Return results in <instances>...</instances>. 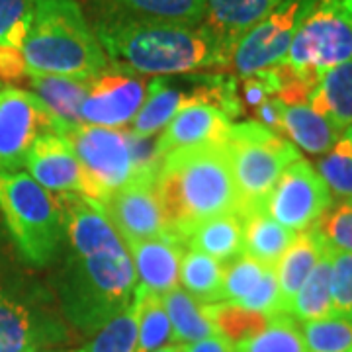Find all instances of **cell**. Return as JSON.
I'll return each mask as SVG.
<instances>
[{"label": "cell", "instance_id": "obj_14", "mask_svg": "<svg viewBox=\"0 0 352 352\" xmlns=\"http://www.w3.org/2000/svg\"><path fill=\"white\" fill-rule=\"evenodd\" d=\"M102 208L124 243L170 237L157 192V178L129 182L113 192Z\"/></svg>", "mask_w": 352, "mask_h": 352}, {"label": "cell", "instance_id": "obj_18", "mask_svg": "<svg viewBox=\"0 0 352 352\" xmlns=\"http://www.w3.org/2000/svg\"><path fill=\"white\" fill-rule=\"evenodd\" d=\"M282 0H206L204 22L227 55L252 25L258 24Z\"/></svg>", "mask_w": 352, "mask_h": 352}, {"label": "cell", "instance_id": "obj_11", "mask_svg": "<svg viewBox=\"0 0 352 352\" xmlns=\"http://www.w3.org/2000/svg\"><path fill=\"white\" fill-rule=\"evenodd\" d=\"M59 122L34 92L0 87V168L20 170L25 157L45 133H59Z\"/></svg>", "mask_w": 352, "mask_h": 352}, {"label": "cell", "instance_id": "obj_31", "mask_svg": "<svg viewBox=\"0 0 352 352\" xmlns=\"http://www.w3.org/2000/svg\"><path fill=\"white\" fill-rule=\"evenodd\" d=\"M233 346L235 352H305L300 325L288 314H274L261 333Z\"/></svg>", "mask_w": 352, "mask_h": 352}, {"label": "cell", "instance_id": "obj_39", "mask_svg": "<svg viewBox=\"0 0 352 352\" xmlns=\"http://www.w3.org/2000/svg\"><path fill=\"white\" fill-rule=\"evenodd\" d=\"M233 305H239L243 309L256 311V314L263 315L284 314L282 311V302H280V286H278L276 268L268 266L264 270L261 282L256 284V288L252 289L247 298H243V300L233 303Z\"/></svg>", "mask_w": 352, "mask_h": 352}, {"label": "cell", "instance_id": "obj_3", "mask_svg": "<svg viewBox=\"0 0 352 352\" xmlns=\"http://www.w3.org/2000/svg\"><path fill=\"white\" fill-rule=\"evenodd\" d=\"M157 192L168 233L178 243L204 219L239 212L226 143H204L166 153L157 175Z\"/></svg>", "mask_w": 352, "mask_h": 352}, {"label": "cell", "instance_id": "obj_12", "mask_svg": "<svg viewBox=\"0 0 352 352\" xmlns=\"http://www.w3.org/2000/svg\"><path fill=\"white\" fill-rule=\"evenodd\" d=\"M149 82L120 67H108L90 80L82 108V124L122 129L133 122L147 98Z\"/></svg>", "mask_w": 352, "mask_h": 352}, {"label": "cell", "instance_id": "obj_24", "mask_svg": "<svg viewBox=\"0 0 352 352\" xmlns=\"http://www.w3.org/2000/svg\"><path fill=\"white\" fill-rule=\"evenodd\" d=\"M282 129L284 138L292 139L294 145L309 155H325L340 139V131L309 104L284 106Z\"/></svg>", "mask_w": 352, "mask_h": 352}, {"label": "cell", "instance_id": "obj_30", "mask_svg": "<svg viewBox=\"0 0 352 352\" xmlns=\"http://www.w3.org/2000/svg\"><path fill=\"white\" fill-rule=\"evenodd\" d=\"M135 296L139 300L138 352H155L173 344V329L161 296L139 284Z\"/></svg>", "mask_w": 352, "mask_h": 352}, {"label": "cell", "instance_id": "obj_46", "mask_svg": "<svg viewBox=\"0 0 352 352\" xmlns=\"http://www.w3.org/2000/svg\"><path fill=\"white\" fill-rule=\"evenodd\" d=\"M344 138L349 139V141H351V143H352V126L349 127V129H346V131H344Z\"/></svg>", "mask_w": 352, "mask_h": 352}, {"label": "cell", "instance_id": "obj_41", "mask_svg": "<svg viewBox=\"0 0 352 352\" xmlns=\"http://www.w3.org/2000/svg\"><path fill=\"white\" fill-rule=\"evenodd\" d=\"M38 0H0V41L14 25L34 14Z\"/></svg>", "mask_w": 352, "mask_h": 352}, {"label": "cell", "instance_id": "obj_45", "mask_svg": "<svg viewBox=\"0 0 352 352\" xmlns=\"http://www.w3.org/2000/svg\"><path fill=\"white\" fill-rule=\"evenodd\" d=\"M155 352H180L178 351V346H175V344H166V346H163V349H159V351Z\"/></svg>", "mask_w": 352, "mask_h": 352}, {"label": "cell", "instance_id": "obj_27", "mask_svg": "<svg viewBox=\"0 0 352 352\" xmlns=\"http://www.w3.org/2000/svg\"><path fill=\"white\" fill-rule=\"evenodd\" d=\"M184 100L186 94L180 88L170 87L163 76L153 78L149 82L147 98L131 122V131L141 138H153L155 133L163 131Z\"/></svg>", "mask_w": 352, "mask_h": 352}, {"label": "cell", "instance_id": "obj_28", "mask_svg": "<svg viewBox=\"0 0 352 352\" xmlns=\"http://www.w3.org/2000/svg\"><path fill=\"white\" fill-rule=\"evenodd\" d=\"M223 272L226 266L219 261L204 252L188 251L182 254L178 282L200 303H221Z\"/></svg>", "mask_w": 352, "mask_h": 352}, {"label": "cell", "instance_id": "obj_26", "mask_svg": "<svg viewBox=\"0 0 352 352\" xmlns=\"http://www.w3.org/2000/svg\"><path fill=\"white\" fill-rule=\"evenodd\" d=\"M331 252L333 247L329 245L327 251L317 261L309 276L305 278L302 288L294 296L289 303L288 315H292L298 323L317 321L333 315L331 307Z\"/></svg>", "mask_w": 352, "mask_h": 352}, {"label": "cell", "instance_id": "obj_23", "mask_svg": "<svg viewBox=\"0 0 352 352\" xmlns=\"http://www.w3.org/2000/svg\"><path fill=\"white\" fill-rule=\"evenodd\" d=\"M173 329V344H186L219 335L206 303L194 300L186 289L173 288L161 296Z\"/></svg>", "mask_w": 352, "mask_h": 352}, {"label": "cell", "instance_id": "obj_10", "mask_svg": "<svg viewBox=\"0 0 352 352\" xmlns=\"http://www.w3.org/2000/svg\"><path fill=\"white\" fill-rule=\"evenodd\" d=\"M331 208V190L314 164L302 157L284 168L264 204V212L294 233L315 226Z\"/></svg>", "mask_w": 352, "mask_h": 352}, {"label": "cell", "instance_id": "obj_9", "mask_svg": "<svg viewBox=\"0 0 352 352\" xmlns=\"http://www.w3.org/2000/svg\"><path fill=\"white\" fill-rule=\"evenodd\" d=\"M317 0H282L237 41L229 67L241 78L286 61L289 45Z\"/></svg>", "mask_w": 352, "mask_h": 352}, {"label": "cell", "instance_id": "obj_15", "mask_svg": "<svg viewBox=\"0 0 352 352\" xmlns=\"http://www.w3.org/2000/svg\"><path fill=\"white\" fill-rule=\"evenodd\" d=\"M24 166L38 184L47 192H73L85 196L87 178L71 145L57 133H45L36 139L25 157Z\"/></svg>", "mask_w": 352, "mask_h": 352}, {"label": "cell", "instance_id": "obj_25", "mask_svg": "<svg viewBox=\"0 0 352 352\" xmlns=\"http://www.w3.org/2000/svg\"><path fill=\"white\" fill-rule=\"evenodd\" d=\"M298 233L276 223L264 210L243 217V254L261 261L266 266H276L288 251Z\"/></svg>", "mask_w": 352, "mask_h": 352}, {"label": "cell", "instance_id": "obj_44", "mask_svg": "<svg viewBox=\"0 0 352 352\" xmlns=\"http://www.w3.org/2000/svg\"><path fill=\"white\" fill-rule=\"evenodd\" d=\"M180 352H235L233 342L223 337L221 333L208 337V339L196 340V342H186V344H175Z\"/></svg>", "mask_w": 352, "mask_h": 352}, {"label": "cell", "instance_id": "obj_37", "mask_svg": "<svg viewBox=\"0 0 352 352\" xmlns=\"http://www.w3.org/2000/svg\"><path fill=\"white\" fill-rule=\"evenodd\" d=\"M331 307L333 315L352 321V252H331Z\"/></svg>", "mask_w": 352, "mask_h": 352}, {"label": "cell", "instance_id": "obj_48", "mask_svg": "<svg viewBox=\"0 0 352 352\" xmlns=\"http://www.w3.org/2000/svg\"><path fill=\"white\" fill-rule=\"evenodd\" d=\"M351 352H352V351H351Z\"/></svg>", "mask_w": 352, "mask_h": 352}, {"label": "cell", "instance_id": "obj_29", "mask_svg": "<svg viewBox=\"0 0 352 352\" xmlns=\"http://www.w3.org/2000/svg\"><path fill=\"white\" fill-rule=\"evenodd\" d=\"M138 339L139 300L133 296V302L98 329L87 344L69 352H138Z\"/></svg>", "mask_w": 352, "mask_h": 352}, {"label": "cell", "instance_id": "obj_7", "mask_svg": "<svg viewBox=\"0 0 352 352\" xmlns=\"http://www.w3.org/2000/svg\"><path fill=\"white\" fill-rule=\"evenodd\" d=\"M352 59V0H317L289 45L286 61L317 85L321 75Z\"/></svg>", "mask_w": 352, "mask_h": 352}, {"label": "cell", "instance_id": "obj_43", "mask_svg": "<svg viewBox=\"0 0 352 352\" xmlns=\"http://www.w3.org/2000/svg\"><path fill=\"white\" fill-rule=\"evenodd\" d=\"M256 113V122L270 129L272 133H276L280 138H284V129H282V113H284V104L278 100L276 96L264 100L258 108H254Z\"/></svg>", "mask_w": 352, "mask_h": 352}, {"label": "cell", "instance_id": "obj_4", "mask_svg": "<svg viewBox=\"0 0 352 352\" xmlns=\"http://www.w3.org/2000/svg\"><path fill=\"white\" fill-rule=\"evenodd\" d=\"M22 53L34 75L94 78L108 69V57L76 0H38Z\"/></svg>", "mask_w": 352, "mask_h": 352}, {"label": "cell", "instance_id": "obj_6", "mask_svg": "<svg viewBox=\"0 0 352 352\" xmlns=\"http://www.w3.org/2000/svg\"><path fill=\"white\" fill-rule=\"evenodd\" d=\"M226 145L241 217L264 210L284 168L300 159L298 147L289 139L272 133L256 120L231 124Z\"/></svg>", "mask_w": 352, "mask_h": 352}, {"label": "cell", "instance_id": "obj_40", "mask_svg": "<svg viewBox=\"0 0 352 352\" xmlns=\"http://www.w3.org/2000/svg\"><path fill=\"white\" fill-rule=\"evenodd\" d=\"M278 88H280V80H278L276 67L264 69V71H258L254 75L243 78V88H241L243 98H241V102H243V106L254 110L264 100L276 96Z\"/></svg>", "mask_w": 352, "mask_h": 352}, {"label": "cell", "instance_id": "obj_13", "mask_svg": "<svg viewBox=\"0 0 352 352\" xmlns=\"http://www.w3.org/2000/svg\"><path fill=\"white\" fill-rule=\"evenodd\" d=\"M67 339L55 315L0 288V352H41Z\"/></svg>", "mask_w": 352, "mask_h": 352}, {"label": "cell", "instance_id": "obj_42", "mask_svg": "<svg viewBox=\"0 0 352 352\" xmlns=\"http://www.w3.org/2000/svg\"><path fill=\"white\" fill-rule=\"evenodd\" d=\"M28 75V67L22 50H16L10 45H0V80L16 82Z\"/></svg>", "mask_w": 352, "mask_h": 352}, {"label": "cell", "instance_id": "obj_34", "mask_svg": "<svg viewBox=\"0 0 352 352\" xmlns=\"http://www.w3.org/2000/svg\"><path fill=\"white\" fill-rule=\"evenodd\" d=\"M206 307L217 331L231 342H239L261 333L272 317L243 309L233 303H206Z\"/></svg>", "mask_w": 352, "mask_h": 352}, {"label": "cell", "instance_id": "obj_22", "mask_svg": "<svg viewBox=\"0 0 352 352\" xmlns=\"http://www.w3.org/2000/svg\"><path fill=\"white\" fill-rule=\"evenodd\" d=\"M307 104L325 116L337 131H346L352 126V59L325 71Z\"/></svg>", "mask_w": 352, "mask_h": 352}, {"label": "cell", "instance_id": "obj_20", "mask_svg": "<svg viewBox=\"0 0 352 352\" xmlns=\"http://www.w3.org/2000/svg\"><path fill=\"white\" fill-rule=\"evenodd\" d=\"M34 94L47 106L59 126H80V108L87 98L92 78H73L59 75H25ZM59 127V129H61Z\"/></svg>", "mask_w": 352, "mask_h": 352}, {"label": "cell", "instance_id": "obj_16", "mask_svg": "<svg viewBox=\"0 0 352 352\" xmlns=\"http://www.w3.org/2000/svg\"><path fill=\"white\" fill-rule=\"evenodd\" d=\"M231 129V120L206 102L194 100L186 94L180 110L166 124L157 139V155L163 159L166 153L194 147L204 143H226Z\"/></svg>", "mask_w": 352, "mask_h": 352}, {"label": "cell", "instance_id": "obj_32", "mask_svg": "<svg viewBox=\"0 0 352 352\" xmlns=\"http://www.w3.org/2000/svg\"><path fill=\"white\" fill-rule=\"evenodd\" d=\"M126 12L180 24H201L206 0H106Z\"/></svg>", "mask_w": 352, "mask_h": 352}, {"label": "cell", "instance_id": "obj_17", "mask_svg": "<svg viewBox=\"0 0 352 352\" xmlns=\"http://www.w3.org/2000/svg\"><path fill=\"white\" fill-rule=\"evenodd\" d=\"M139 286L163 296L178 286L184 245L173 237L126 241Z\"/></svg>", "mask_w": 352, "mask_h": 352}, {"label": "cell", "instance_id": "obj_5", "mask_svg": "<svg viewBox=\"0 0 352 352\" xmlns=\"http://www.w3.org/2000/svg\"><path fill=\"white\" fill-rule=\"evenodd\" d=\"M0 212L30 263L45 266L59 254L63 221L55 196L28 173L0 168Z\"/></svg>", "mask_w": 352, "mask_h": 352}, {"label": "cell", "instance_id": "obj_47", "mask_svg": "<svg viewBox=\"0 0 352 352\" xmlns=\"http://www.w3.org/2000/svg\"><path fill=\"white\" fill-rule=\"evenodd\" d=\"M351 201H352V200H351Z\"/></svg>", "mask_w": 352, "mask_h": 352}, {"label": "cell", "instance_id": "obj_2", "mask_svg": "<svg viewBox=\"0 0 352 352\" xmlns=\"http://www.w3.org/2000/svg\"><path fill=\"white\" fill-rule=\"evenodd\" d=\"M92 30L113 67L135 75H188L231 63V57L204 24L155 20L110 4Z\"/></svg>", "mask_w": 352, "mask_h": 352}, {"label": "cell", "instance_id": "obj_21", "mask_svg": "<svg viewBox=\"0 0 352 352\" xmlns=\"http://www.w3.org/2000/svg\"><path fill=\"white\" fill-rule=\"evenodd\" d=\"M182 245L219 263L233 261L243 254V217L239 214H221L204 219L190 229Z\"/></svg>", "mask_w": 352, "mask_h": 352}, {"label": "cell", "instance_id": "obj_1", "mask_svg": "<svg viewBox=\"0 0 352 352\" xmlns=\"http://www.w3.org/2000/svg\"><path fill=\"white\" fill-rule=\"evenodd\" d=\"M55 201L67 245L59 303L73 327L94 335L133 302L135 266L102 204L73 192L57 194Z\"/></svg>", "mask_w": 352, "mask_h": 352}, {"label": "cell", "instance_id": "obj_8", "mask_svg": "<svg viewBox=\"0 0 352 352\" xmlns=\"http://www.w3.org/2000/svg\"><path fill=\"white\" fill-rule=\"evenodd\" d=\"M57 135L71 145L85 170V198L104 206L113 192L138 178L127 129L80 124L61 127Z\"/></svg>", "mask_w": 352, "mask_h": 352}, {"label": "cell", "instance_id": "obj_35", "mask_svg": "<svg viewBox=\"0 0 352 352\" xmlns=\"http://www.w3.org/2000/svg\"><path fill=\"white\" fill-rule=\"evenodd\" d=\"M315 170L333 194L352 200V143L344 135L317 161Z\"/></svg>", "mask_w": 352, "mask_h": 352}, {"label": "cell", "instance_id": "obj_33", "mask_svg": "<svg viewBox=\"0 0 352 352\" xmlns=\"http://www.w3.org/2000/svg\"><path fill=\"white\" fill-rule=\"evenodd\" d=\"M305 352H351L352 321L331 315L300 325Z\"/></svg>", "mask_w": 352, "mask_h": 352}, {"label": "cell", "instance_id": "obj_38", "mask_svg": "<svg viewBox=\"0 0 352 352\" xmlns=\"http://www.w3.org/2000/svg\"><path fill=\"white\" fill-rule=\"evenodd\" d=\"M319 231L337 251L352 252V201L346 200L329 210L317 221Z\"/></svg>", "mask_w": 352, "mask_h": 352}, {"label": "cell", "instance_id": "obj_36", "mask_svg": "<svg viewBox=\"0 0 352 352\" xmlns=\"http://www.w3.org/2000/svg\"><path fill=\"white\" fill-rule=\"evenodd\" d=\"M266 268H268L266 264L249 254H239L237 258H233L223 272L221 303H237L243 298H247L261 282Z\"/></svg>", "mask_w": 352, "mask_h": 352}, {"label": "cell", "instance_id": "obj_19", "mask_svg": "<svg viewBox=\"0 0 352 352\" xmlns=\"http://www.w3.org/2000/svg\"><path fill=\"white\" fill-rule=\"evenodd\" d=\"M327 239L323 237V233L315 223L309 229L298 233L288 251L284 252L282 258L278 261L274 268H276L280 302H282L284 314H288V307L294 296L302 288L305 278L309 276V272L314 270L317 261L323 256V252L327 251Z\"/></svg>", "mask_w": 352, "mask_h": 352}]
</instances>
